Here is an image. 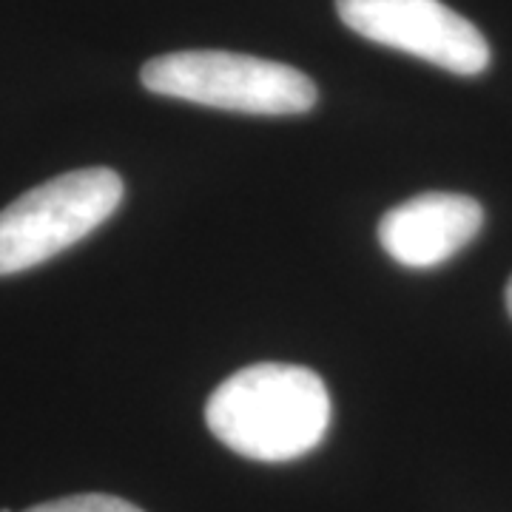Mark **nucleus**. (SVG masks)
<instances>
[{
    "mask_svg": "<svg viewBox=\"0 0 512 512\" xmlns=\"http://www.w3.org/2000/svg\"><path fill=\"white\" fill-rule=\"evenodd\" d=\"M205 421L239 456L268 464L293 461L319 447L328 433V387L302 365L242 367L211 393Z\"/></svg>",
    "mask_w": 512,
    "mask_h": 512,
    "instance_id": "obj_1",
    "label": "nucleus"
},
{
    "mask_svg": "<svg viewBox=\"0 0 512 512\" xmlns=\"http://www.w3.org/2000/svg\"><path fill=\"white\" fill-rule=\"evenodd\" d=\"M148 92L208 109L239 114H305L316 106V86L305 72L234 52H171L140 72Z\"/></svg>",
    "mask_w": 512,
    "mask_h": 512,
    "instance_id": "obj_2",
    "label": "nucleus"
},
{
    "mask_svg": "<svg viewBox=\"0 0 512 512\" xmlns=\"http://www.w3.org/2000/svg\"><path fill=\"white\" fill-rule=\"evenodd\" d=\"M123 202L111 168H80L37 185L0 211V276L49 262L86 239Z\"/></svg>",
    "mask_w": 512,
    "mask_h": 512,
    "instance_id": "obj_3",
    "label": "nucleus"
},
{
    "mask_svg": "<svg viewBox=\"0 0 512 512\" xmlns=\"http://www.w3.org/2000/svg\"><path fill=\"white\" fill-rule=\"evenodd\" d=\"M336 12L356 35L444 72L476 77L490 66V43L441 0H336Z\"/></svg>",
    "mask_w": 512,
    "mask_h": 512,
    "instance_id": "obj_4",
    "label": "nucleus"
},
{
    "mask_svg": "<svg viewBox=\"0 0 512 512\" xmlns=\"http://www.w3.org/2000/svg\"><path fill=\"white\" fill-rule=\"evenodd\" d=\"M484 225V208L467 194H419L379 222V242L404 268H436L467 248Z\"/></svg>",
    "mask_w": 512,
    "mask_h": 512,
    "instance_id": "obj_5",
    "label": "nucleus"
},
{
    "mask_svg": "<svg viewBox=\"0 0 512 512\" xmlns=\"http://www.w3.org/2000/svg\"><path fill=\"white\" fill-rule=\"evenodd\" d=\"M23 512H143L140 507L128 504L117 495L103 493H86V495H69V498H57V501H46Z\"/></svg>",
    "mask_w": 512,
    "mask_h": 512,
    "instance_id": "obj_6",
    "label": "nucleus"
},
{
    "mask_svg": "<svg viewBox=\"0 0 512 512\" xmlns=\"http://www.w3.org/2000/svg\"><path fill=\"white\" fill-rule=\"evenodd\" d=\"M507 311H510L512 316V279H510V285H507Z\"/></svg>",
    "mask_w": 512,
    "mask_h": 512,
    "instance_id": "obj_7",
    "label": "nucleus"
},
{
    "mask_svg": "<svg viewBox=\"0 0 512 512\" xmlns=\"http://www.w3.org/2000/svg\"><path fill=\"white\" fill-rule=\"evenodd\" d=\"M0 512H12V510H0Z\"/></svg>",
    "mask_w": 512,
    "mask_h": 512,
    "instance_id": "obj_8",
    "label": "nucleus"
}]
</instances>
